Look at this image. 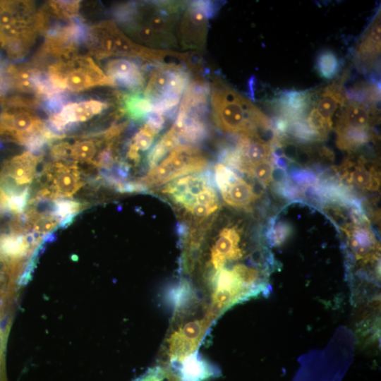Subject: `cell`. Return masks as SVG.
<instances>
[{
	"label": "cell",
	"mask_w": 381,
	"mask_h": 381,
	"mask_svg": "<svg viewBox=\"0 0 381 381\" xmlns=\"http://www.w3.org/2000/svg\"><path fill=\"white\" fill-rule=\"evenodd\" d=\"M186 2L144 1L121 6L116 16L143 45L162 49L178 45L176 30Z\"/></svg>",
	"instance_id": "1"
},
{
	"label": "cell",
	"mask_w": 381,
	"mask_h": 381,
	"mask_svg": "<svg viewBox=\"0 0 381 381\" xmlns=\"http://www.w3.org/2000/svg\"><path fill=\"white\" fill-rule=\"evenodd\" d=\"M211 87V116L219 130L260 138V131H272L271 121L248 98L218 78H213Z\"/></svg>",
	"instance_id": "2"
},
{
	"label": "cell",
	"mask_w": 381,
	"mask_h": 381,
	"mask_svg": "<svg viewBox=\"0 0 381 381\" xmlns=\"http://www.w3.org/2000/svg\"><path fill=\"white\" fill-rule=\"evenodd\" d=\"M162 193L193 218H208L219 208L217 193L207 173L176 179L167 183Z\"/></svg>",
	"instance_id": "3"
},
{
	"label": "cell",
	"mask_w": 381,
	"mask_h": 381,
	"mask_svg": "<svg viewBox=\"0 0 381 381\" xmlns=\"http://www.w3.org/2000/svg\"><path fill=\"white\" fill-rule=\"evenodd\" d=\"M152 67L143 95L153 104L154 111L171 116L191 80L190 71L173 63H155Z\"/></svg>",
	"instance_id": "4"
},
{
	"label": "cell",
	"mask_w": 381,
	"mask_h": 381,
	"mask_svg": "<svg viewBox=\"0 0 381 381\" xmlns=\"http://www.w3.org/2000/svg\"><path fill=\"white\" fill-rule=\"evenodd\" d=\"M91 38L95 52L100 57L121 55L138 58L150 64L164 62L174 56L183 61L186 53L152 49L137 44L125 35L112 21L107 20L92 28Z\"/></svg>",
	"instance_id": "5"
},
{
	"label": "cell",
	"mask_w": 381,
	"mask_h": 381,
	"mask_svg": "<svg viewBox=\"0 0 381 381\" xmlns=\"http://www.w3.org/2000/svg\"><path fill=\"white\" fill-rule=\"evenodd\" d=\"M208 163L207 157L199 148L191 145H179L138 183L145 189L159 186L184 176L204 171Z\"/></svg>",
	"instance_id": "6"
},
{
	"label": "cell",
	"mask_w": 381,
	"mask_h": 381,
	"mask_svg": "<svg viewBox=\"0 0 381 381\" xmlns=\"http://www.w3.org/2000/svg\"><path fill=\"white\" fill-rule=\"evenodd\" d=\"M245 254L246 250L241 244V230L236 225L225 226L219 231L208 248L207 258L202 259L204 261L197 282L189 286L194 287L216 272L235 270L246 264L241 262Z\"/></svg>",
	"instance_id": "7"
},
{
	"label": "cell",
	"mask_w": 381,
	"mask_h": 381,
	"mask_svg": "<svg viewBox=\"0 0 381 381\" xmlns=\"http://www.w3.org/2000/svg\"><path fill=\"white\" fill-rule=\"evenodd\" d=\"M49 78L59 87H66L73 92L98 85H114L94 61L87 57L54 65L49 71Z\"/></svg>",
	"instance_id": "8"
},
{
	"label": "cell",
	"mask_w": 381,
	"mask_h": 381,
	"mask_svg": "<svg viewBox=\"0 0 381 381\" xmlns=\"http://www.w3.org/2000/svg\"><path fill=\"white\" fill-rule=\"evenodd\" d=\"M346 97L340 83H332L313 92L310 109L306 119L322 140L339 121L346 104Z\"/></svg>",
	"instance_id": "9"
},
{
	"label": "cell",
	"mask_w": 381,
	"mask_h": 381,
	"mask_svg": "<svg viewBox=\"0 0 381 381\" xmlns=\"http://www.w3.org/2000/svg\"><path fill=\"white\" fill-rule=\"evenodd\" d=\"M217 8L216 4L210 1L186 3L178 22V44L185 49H203L207 39L208 20Z\"/></svg>",
	"instance_id": "10"
},
{
	"label": "cell",
	"mask_w": 381,
	"mask_h": 381,
	"mask_svg": "<svg viewBox=\"0 0 381 381\" xmlns=\"http://www.w3.org/2000/svg\"><path fill=\"white\" fill-rule=\"evenodd\" d=\"M346 235L350 256L363 265L378 258V241L366 221H356L343 227Z\"/></svg>",
	"instance_id": "11"
},
{
	"label": "cell",
	"mask_w": 381,
	"mask_h": 381,
	"mask_svg": "<svg viewBox=\"0 0 381 381\" xmlns=\"http://www.w3.org/2000/svg\"><path fill=\"white\" fill-rule=\"evenodd\" d=\"M341 179L348 185L363 190H377L380 177L377 171L363 157L348 159L339 168Z\"/></svg>",
	"instance_id": "12"
},
{
	"label": "cell",
	"mask_w": 381,
	"mask_h": 381,
	"mask_svg": "<svg viewBox=\"0 0 381 381\" xmlns=\"http://www.w3.org/2000/svg\"><path fill=\"white\" fill-rule=\"evenodd\" d=\"M313 92L289 90L280 94L273 102L274 111L289 122L305 119L310 109Z\"/></svg>",
	"instance_id": "13"
},
{
	"label": "cell",
	"mask_w": 381,
	"mask_h": 381,
	"mask_svg": "<svg viewBox=\"0 0 381 381\" xmlns=\"http://www.w3.org/2000/svg\"><path fill=\"white\" fill-rule=\"evenodd\" d=\"M107 77L120 86L138 90L145 83L143 71L138 64L129 59H116L106 65Z\"/></svg>",
	"instance_id": "14"
},
{
	"label": "cell",
	"mask_w": 381,
	"mask_h": 381,
	"mask_svg": "<svg viewBox=\"0 0 381 381\" xmlns=\"http://www.w3.org/2000/svg\"><path fill=\"white\" fill-rule=\"evenodd\" d=\"M107 108V104L98 100L68 104L65 105L59 113L54 114L50 118V121L53 126L60 131L71 122L86 121Z\"/></svg>",
	"instance_id": "15"
},
{
	"label": "cell",
	"mask_w": 381,
	"mask_h": 381,
	"mask_svg": "<svg viewBox=\"0 0 381 381\" xmlns=\"http://www.w3.org/2000/svg\"><path fill=\"white\" fill-rule=\"evenodd\" d=\"M377 116L375 105L351 101L346 104L335 128L373 130Z\"/></svg>",
	"instance_id": "16"
},
{
	"label": "cell",
	"mask_w": 381,
	"mask_h": 381,
	"mask_svg": "<svg viewBox=\"0 0 381 381\" xmlns=\"http://www.w3.org/2000/svg\"><path fill=\"white\" fill-rule=\"evenodd\" d=\"M236 143L241 157V173L245 174L251 165L271 158L269 143L258 136L238 135Z\"/></svg>",
	"instance_id": "17"
},
{
	"label": "cell",
	"mask_w": 381,
	"mask_h": 381,
	"mask_svg": "<svg viewBox=\"0 0 381 381\" xmlns=\"http://www.w3.org/2000/svg\"><path fill=\"white\" fill-rule=\"evenodd\" d=\"M220 192L228 205L240 209L248 208L258 198L253 186L238 174Z\"/></svg>",
	"instance_id": "18"
},
{
	"label": "cell",
	"mask_w": 381,
	"mask_h": 381,
	"mask_svg": "<svg viewBox=\"0 0 381 381\" xmlns=\"http://www.w3.org/2000/svg\"><path fill=\"white\" fill-rule=\"evenodd\" d=\"M36 164L37 157L25 152L8 162L3 170V176L17 186L29 183L34 177Z\"/></svg>",
	"instance_id": "19"
},
{
	"label": "cell",
	"mask_w": 381,
	"mask_h": 381,
	"mask_svg": "<svg viewBox=\"0 0 381 381\" xmlns=\"http://www.w3.org/2000/svg\"><path fill=\"white\" fill-rule=\"evenodd\" d=\"M360 60L372 63L380 54V12L377 13L363 36L356 52Z\"/></svg>",
	"instance_id": "20"
},
{
	"label": "cell",
	"mask_w": 381,
	"mask_h": 381,
	"mask_svg": "<svg viewBox=\"0 0 381 381\" xmlns=\"http://www.w3.org/2000/svg\"><path fill=\"white\" fill-rule=\"evenodd\" d=\"M52 177L54 190L60 196H71L82 185L75 167L57 164Z\"/></svg>",
	"instance_id": "21"
},
{
	"label": "cell",
	"mask_w": 381,
	"mask_h": 381,
	"mask_svg": "<svg viewBox=\"0 0 381 381\" xmlns=\"http://www.w3.org/2000/svg\"><path fill=\"white\" fill-rule=\"evenodd\" d=\"M337 147L346 151H355L367 145L373 138V130L335 128Z\"/></svg>",
	"instance_id": "22"
},
{
	"label": "cell",
	"mask_w": 381,
	"mask_h": 381,
	"mask_svg": "<svg viewBox=\"0 0 381 381\" xmlns=\"http://www.w3.org/2000/svg\"><path fill=\"white\" fill-rule=\"evenodd\" d=\"M180 143L179 135L171 127L148 153L147 162L150 169L155 167L169 151L179 145Z\"/></svg>",
	"instance_id": "23"
},
{
	"label": "cell",
	"mask_w": 381,
	"mask_h": 381,
	"mask_svg": "<svg viewBox=\"0 0 381 381\" xmlns=\"http://www.w3.org/2000/svg\"><path fill=\"white\" fill-rule=\"evenodd\" d=\"M124 110L135 120H140L154 110L152 102L144 95L135 93L123 97Z\"/></svg>",
	"instance_id": "24"
},
{
	"label": "cell",
	"mask_w": 381,
	"mask_h": 381,
	"mask_svg": "<svg viewBox=\"0 0 381 381\" xmlns=\"http://www.w3.org/2000/svg\"><path fill=\"white\" fill-rule=\"evenodd\" d=\"M340 61L332 51L325 50L319 54L316 59L315 68L319 75L327 80L337 76L340 70Z\"/></svg>",
	"instance_id": "25"
},
{
	"label": "cell",
	"mask_w": 381,
	"mask_h": 381,
	"mask_svg": "<svg viewBox=\"0 0 381 381\" xmlns=\"http://www.w3.org/2000/svg\"><path fill=\"white\" fill-rule=\"evenodd\" d=\"M274 166L270 159H265L249 167L245 174L257 180L264 186L272 182Z\"/></svg>",
	"instance_id": "26"
},
{
	"label": "cell",
	"mask_w": 381,
	"mask_h": 381,
	"mask_svg": "<svg viewBox=\"0 0 381 381\" xmlns=\"http://www.w3.org/2000/svg\"><path fill=\"white\" fill-rule=\"evenodd\" d=\"M293 233V228L286 222H273L267 229L266 236L272 246H279L288 240Z\"/></svg>",
	"instance_id": "27"
},
{
	"label": "cell",
	"mask_w": 381,
	"mask_h": 381,
	"mask_svg": "<svg viewBox=\"0 0 381 381\" xmlns=\"http://www.w3.org/2000/svg\"><path fill=\"white\" fill-rule=\"evenodd\" d=\"M72 158L80 162H90L97 152L96 145L92 140H85L73 144L70 147Z\"/></svg>",
	"instance_id": "28"
},
{
	"label": "cell",
	"mask_w": 381,
	"mask_h": 381,
	"mask_svg": "<svg viewBox=\"0 0 381 381\" xmlns=\"http://www.w3.org/2000/svg\"><path fill=\"white\" fill-rule=\"evenodd\" d=\"M157 135L156 132L145 123L139 131L134 135L130 145L138 152L146 151L151 147Z\"/></svg>",
	"instance_id": "29"
},
{
	"label": "cell",
	"mask_w": 381,
	"mask_h": 381,
	"mask_svg": "<svg viewBox=\"0 0 381 381\" xmlns=\"http://www.w3.org/2000/svg\"><path fill=\"white\" fill-rule=\"evenodd\" d=\"M289 174L291 181L300 189L316 184L320 179L313 171L304 169H292Z\"/></svg>",
	"instance_id": "30"
},
{
	"label": "cell",
	"mask_w": 381,
	"mask_h": 381,
	"mask_svg": "<svg viewBox=\"0 0 381 381\" xmlns=\"http://www.w3.org/2000/svg\"><path fill=\"white\" fill-rule=\"evenodd\" d=\"M59 224V219L54 217L38 218L34 224L35 230L40 233H47L54 229Z\"/></svg>",
	"instance_id": "31"
},
{
	"label": "cell",
	"mask_w": 381,
	"mask_h": 381,
	"mask_svg": "<svg viewBox=\"0 0 381 381\" xmlns=\"http://www.w3.org/2000/svg\"><path fill=\"white\" fill-rule=\"evenodd\" d=\"M141 381H165V373L161 369L157 368L150 373V374Z\"/></svg>",
	"instance_id": "32"
}]
</instances>
